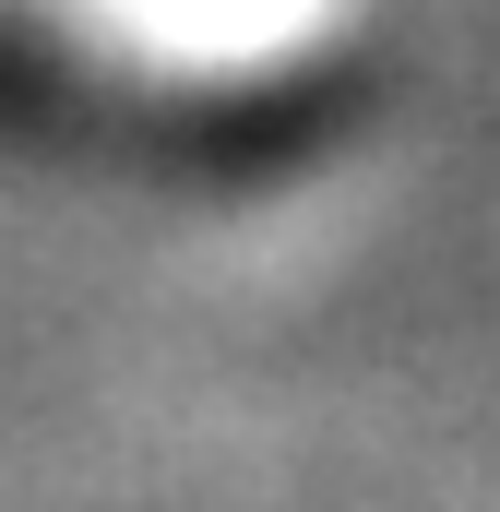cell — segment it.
I'll return each mask as SVG.
<instances>
[{
  "instance_id": "6da1fadb",
  "label": "cell",
  "mask_w": 500,
  "mask_h": 512,
  "mask_svg": "<svg viewBox=\"0 0 500 512\" xmlns=\"http://www.w3.org/2000/svg\"><path fill=\"white\" fill-rule=\"evenodd\" d=\"M358 0H0V60L108 96H262L346 48Z\"/></svg>"
}]
</instances>
